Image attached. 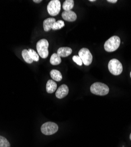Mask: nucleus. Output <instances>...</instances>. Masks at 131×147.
Returning <instances> with one entry per match:
<instances>
[{
  "label": "nucleus",
  "instance_id": "nucleus-15",
  "mask_svg": "<svg viewBox=\"0 0 131 147\" xmlns=\"http://www.w3.org/2000/svg\"><path fill=\"white\" fill-rule=\"evenodd\" d=\"M74 7L73 0H66L63 4V8L64 11H71Z\"/></svg>",
  "mask_w": 131,
  "mask_h": 147
},
{
  "label": "nucleus",
  "instance_id": "nucleus-6",
  "mask_svg": "<svg viewBox=\"0 0 131 147\" xmlns=\"http://www.w3.org/2000/svg\"><path fill=\"white\" fill-rule=\"evenodd\" d=\"M47 11L52 16H56L61 9V3L58 0H52L50 1L47 5Z\"/></svg>",
  "mask_w": 131,
  "mask_h": 147
},
{
  "label": "nucleus",
  "instance_id": "nucleus-17",
  "mask_svg": "<svg viewBox=\"0 0 131 147\" xmlns=\"http://www.w3.org/2000/svg\"><path fill=\"white\" fill-rule=\"evenodd\" d=\"M63 27H64V21L62 20H58L54 23L52 29L53 30H57L62 28Z\"/></svg>",
  "mask_w": 131,
  "mask_h": 147
},
{
  "label": "nucleus",
  "instance_id": "nucleus-20",
  "mask_svg": "<svg viewBox=\"0 0 131 147\" xmlns=\"http://www.w3.org/2000/svg\"><path fill=\"white\" fill-rule=\"evenodd\" d=\"M73 60L77 65L81 66L83 65V61L79 55H75L73 57Z\"/></svg>",
  "mask_w": 131,
  "mask_h": 147
},
{
  "label": "nucleus",
  "instance_id": "nucleus-22",
  "mask_svg": "<svg viewBox=\"0 0 131 147\" xmlns=\"http://www.w3.org/2000/svg\"><path fill=\"white\" fill-rule=\"evenodd\" d=\"M41 1H42L41 0H33V2H34L35 3H40Z\"/></svg>",
  "mask_w": 131,
  "mask_h": 147
},
{
  "label": "nucleus",
  "instance_id": "nucleus-2",
  "mask_svg": "<svg viewBox=\"0 0 131 147\" xmlns=\"http://www.w3.org/2000/svg\"><path fill=\"white\" fill-rule=\"evenodd\" d=\"M121 39L117 36H112L107 40L104 44V48L107 52H113L119 47Z\"/></svg>",
  "mask_w": 131,
  "mask_h": 147
},
{
  "label": "nucleus",
  "instance_id": "nucleus-19",
  "mask_svg": "<svg viewBox=\"0 0 131 147\" xmlns=\"http://www.w3.org/2000/svg\"><path fill=\"white\" fill-rule=\"evenodd\" d=\"M0 147H10L8 141L4 137L0 136Z\"/></svg>",
  "mask_w": 131,
  "mask_h": 147
},
{
  "label": "nucleus",
  "instance_id": "nucleus-16",
  "mask_svg": "<svg viewBox=\"0 0 131 147\" xmlns=\"http://www.w3.org/2000/svg\"><path fill=\"white\" fill-rule=\"evenodd\" d=\"M22 57L26 62L28 64H31L33 62V60L31 59L29 52L27 50H24L22 51Z\"/></svg>",
  "mask_w": 131,
  "mask_h": 147
},
{
  "label": "nucleus",
  "instance_id": "nucleus-18",
  "mask_svg": "<svg viewBox=\"0 0 131 147\" xmlns=\"http://www.w3.org/2000/svg\"><path fill=\"white\" fill-rule=\"evenodd\" d=\"M29 54H30V55L31 58V59L34 61H36V62H37V61H39V54L35 52L34 50H32V49H29Z\"/></svg>",
  "mask_w": 131,
  "mask_h": 147
},
{
  "label": "nucleus",
  "instance_id": "nucleus-11",
  "mask_svg": "<svg viewBox=\"0 0 131 147\" xmlns=\"http://www.w3.org/2000/svg\"><path fill=\"white\" fill-rule=\"evenodd\" d=\"M56 20L54 18H49L45 19L43 22V28L45 31H49L53 26L54 23L56 22Z\"/></svg>",
  "mask_w": 131,
  "mask_h": 147
},
{
  "label": "nucleus",
  "instance_id": "nucleus-3",
  "mask_svg": "<svg viewBox=\"0 0 131 147\" xmlns=\"http://www.w3.org/2000/svg\"><path fill=\"white\" fill-rule=\"evenodd\" d=\"M36 48L38 54L42 58H46L49 56V42L45 39H41L37 43Z\"/></svg>",
  "mask_w": 131,
  "mask_h": 147
},
{
  "label": "nucleus",
  "instance_id": "nucleus-23",
  "mask_svg": "<svg viewBox=\"0 0 131 147\" xmlns=\"http://www.w3.org/2000/svg\"><path fill=\"white\" fill-rule=\"evenodd\" d=\"M90 2H94L95 0H90Z\"/></svg>",
  "mask_w": 131,
  "mask_h": 147
},
{
  "label": "nucleus",
  "instance_id": "nucleus-12",
  "mask_svg": "<svg viewBox=\"0 0 131 147\" xmlns=\"http://www.w3.org/2000/svg\"><path fill=\"white\" fill-rule=\"evenodd\" d=\"M57 89V84L56 82H54L53 80H49L47 82L46 84V91L47 92L52 94L53 93L54 91H56Z\"/></svg>",
  "mask_w": 131,
  "mask_h": 147
},
{
  "label": "nucleus",
  "instance_id": "nucleus-4",
  "mask_svg": "<svg viewBox=\"0 0 131 147\" xmlns=\"http://www.w3.org/2000/svg\"><path fill=\"white\" fill-rule=\"evenodd\" d=\"M108 69L114 76H119L122 72L123 67L119 61L117 59H112L108 64Z\"/></svg>",
  "mask_w": 131,
  "mask_h": 147
},
{
  "label": "nucleus",
  "instance_id": "nucleus-9",
  "mask_svg": "<svg viewBox=\"0 0 131 147\" xmlns=\"http://www.w3.org/2000/svg\"><path fill=\"white\" fill-rule=\"evenodd\" d=\"M63 18L69 22H73L77 19V15L74 11H64L62 13Z\"/></svg>",
  "mask_w": 131,
  "mask_h": 147
},
{
  "label": "nucleus",
  "instance_id": "nucleus-8",
  "mask_svg": "<svg viewBox=\"0 0 131 147\" xmlns=\"http://www.w3.org/2000/svg\"><path fill=\"white\" fill-rule=\"evenodd\" d=\"M69 94V88L65 84L62 85L57 89L56 92V96L58 99H62Z\"/></svg>",
  "mask_w": 131,
  "mask_h": 147
},
{
  "label": "nucleus",
  "instance_id": "nucleus-21",
  "mask_svg": "<svg viewBox=\"0 0 131 147\" xmlns=\"http://www.w3.org/2000/svg\"><path fill=\"white\" fill-rule=\"evenodd\" d=\"M108 2L111 3H116L117 2V0H108Z\"/></svg>",
  "mask_w": 131,
  "mask_h": 147
},
{
  "label": "nucleus",
  "instance_id": "nucleus-13",
  "mask_svg": "<svg viewBox=\"0 0 131 147\" xmlns=\"http://www.w3.org/2000/svg\"><path fill=\"white\" fill-rule=\"evenodd\" d=\"M50 76L56 81H60L63 78L61 72L57 69H53L50 71Z\"/></svg>",
  "mask_w": 131,
  "mask_h": 147
},
{
  "label": "nucleus",
  "instance_id": "nucleus-25",
  "mask_svg": "<svg viewBox=\"0 0 131 147\" xmlns=\"http://www.w3.org/2000/svg\"><path fill=\"white\" fill-rule=\"evenodd\" d=\"M130 77H131V72H130Z\"/></svg>",
  "mask_w": 131,
  "mask_h": 147
},
{
  "label": "nucleus",
  "instance_id": "nucleus-1",
  "mask_svg": "<svg viewBox=\"0 0 131 147\" xmlns=\"http://www.w3.org/2000/svg\"><path fill=\"white\" fill-rule=\"evenodd\" d=\"M90 91L94 95L104 96L109 93V88L107 85L98 82L93 83L91 85Z\"/></svg>",
  "mask_w": 131,
  "mask_h": 147
},
{
  "label": "nucleus",
  "instance_id": "nucleus-14",
  "mask_svg": "<svg viewBox=\"0 0 131 147\" xmlns=\"http://www.w3.org/2000/svg\"><path fill=\"white\" fill-rule=\"evenodd\" d=\"M50 62L53 65H57L60 64L62 62L61 57L57 54H56V53L53 54V55L51 56Z\"/></svg>",
  "mask_w": 131,
  "mask_h": 147
},
{
  "label": "nucleus",
  "instance_id": "nucleus-5",
  "mask_svg": "<svg viewBox=\"0 0 131 147\" xmlns=\"http://www.w3.org/2000/svg\"><path fill=\"white\" fill-rule=\"evenodd\" d=\"M58 125L53 122H47L43 124L41 127V132L45 136H51L57 132Z\"/></svg>",
  "mask_w": 131,
  "mask_h": 147
},
{
  "label": "nucleus",
  "instance_id": "nucleus-24",
  "mask_svg": "<svg viewBox=\"0 0 131 147\" xmlns=\"http://www.w3.org/2000/svg\"><path fill=\"white\" fill-rule=\"evenodd\" d=\"M130 140H131V134H130Z\"/></svg>",
  "mask_w": 131,
  "mask_h": 147
},
{
  "label": "nucleus",
  "instance_id": "nucleus-7",
  "mask_svg": "<svg viewBox=\"0 0 131 147\" xmlns=\"http://www.w3.org/2000/svg\"><path fill=\"white\" fill-rule=\"evenodd\" d=\"M79 56L83 61V64L88 66L91 64L93 60V56L88 48H83L79 52Z\"/></svg>",
  "mask_w": 131,
  "mask_h": 147
},
{
  "label": "nucleus",
  "instance_id": "nucleus-10",
  "mask_svg": "<svg viewBox=\"0 0 131 147\" xmlns=\"http://www.w3.org/2000/svg\"><path fill=\"white\" fill-rule=\"evenodd\" d=\"M72 53V50L69 47H61L57 50V54L60 57H67Z\"/></svg>",
  "mask_w": 131,
  "mask_h": 147
}]
</instances>
